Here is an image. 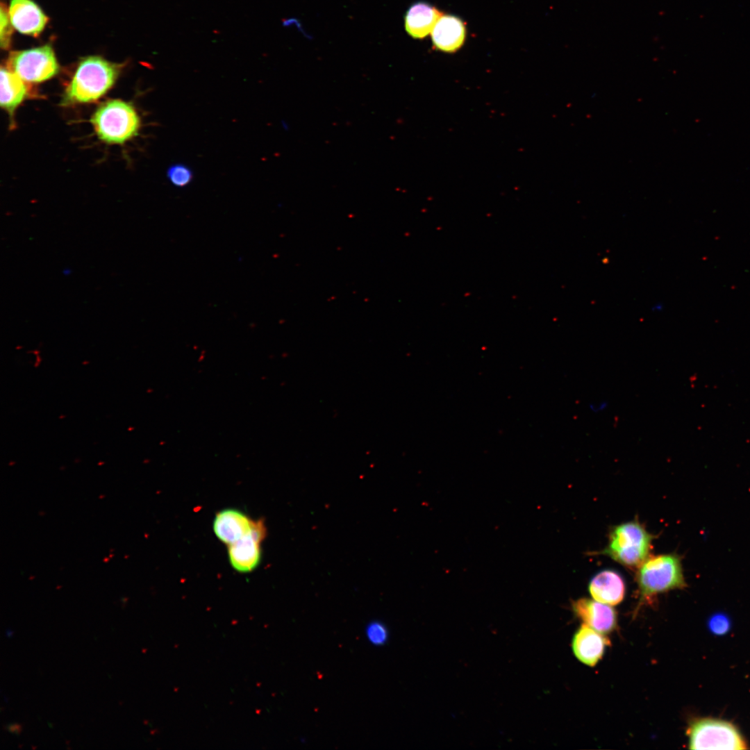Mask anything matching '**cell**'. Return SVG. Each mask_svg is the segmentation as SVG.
Returning a JSON list of instances; mask_svg holds the SVG:
<instances>
[{
    "label": "cell",
    "mask_w": 750,
    "mask_h": 750,
    "mask_svg": "<svg viewBox=\"0 0 750 750\" xmlns=\"http://www.w3.org/2000/svg\"><path fill=\"white\" fill-rule=\"evenodd\" d=\"M29 94L27 82L7 67L1 69L0 103L10 117Z\"/></svg>",
    "instance_id": "9a60e30c"
},
{
    "label": "cell",
    "mask_w": 750,
    "mask_h": 750,
    "mask_svg": "<svg viewBox=\"0 0 750 750\" xmlns=\"http://www.w3.org/2000/svg\"><path fill=\"white\" fill-rule=\"evenodd\" d=\"M572 607L578 618L601 633H608L616 628L617 613L609 605L583 597L572 601Z\"/></svg>",
    "instance_id": "ba28073f"
},
{
    "label": "cell",
    "mask_w": 750,
    "mask_h": 750,
    "mask_svg": "<svg viewBox=\"0 0 750 750\" xmlns=\"http://www.w3.org/2000/svg\"><path fill=\"white\" fill-rule=\"evenodd\" d=\"M434 46L444 52H455L463 44L466 37L464 22L452 15H442L431 33Z\"/></svg>",
    "instance_id": "4fadbf2b"
},
{
    "label": "cell",
    "mask_w": 750,
    "mask_h": 750,
    "mask_svg": "<svg viewBox=\"0 0 750 750\" xmlns=\"http://www.w3.org/2000/svg\"><path fill=\"white\" fill-rule=\"evenodd\" d=\"M98 138L110 144H122L138 134L141 121L134 106L119 99L99 106L91 118Z\"/></svg>",
    "instance_id": "277c9868"
},
{
    "label": "cell",
    "mask_w": 750,
    "mask_h": 750,
    "mask_svg": "<svg viewBox=\"0 0 750 750\" xmlns=\"http://www.w3.org/2000/svg\"><path fill=\"white\" fill-rule=\"evenodd\" d=\"M8 11L12 26L23 34L37 36L47 22L42 10L31 0H11Z\"/></svg>",
    "instance_id": "30bf717a"
},
{
    "label": "cell",
    "mask_w": 750,
    "mask_h": 750,
    "mask_svg": "<svg viewBox=\"0 0 750 750\" xmlns=\"http://www.w3.org/2000/svg\"><path fill=\"white\" fill-rule=\"evenodd\" d=\"M0 12L1 46L3 49H7L10 43L12 24L9 18L8 11H7L3 6H1Z\"/></svg>",
    "instance_id": "ac0fdd59"
},
{
    "label": "cell",
    "mask_w": 750,
    "mask_h": 750,
    "mask_svg": "<svg viewBox=\"0 0 750 750\" xmlns=\"http://www.w3.org/2000/svg\"><path fill=\"white\" fill-rule=\"evenodd\" d=\"M708 627L712 633L716 635L724 634L730 628L729 619L723 613H716L710 618Z\"/></svg>",
    "instance_id": "d6986e66"
},
{
    "label": "cell",
    "mask_w": 750,
    "mask_h": 750,
    "mask_svg": "<svg viewBox=\"0 0 750 750\" xmlns=\"http://www.w3.org/2000/svg\"><path fill=\"white\" fill-rule=\"evenodd\" d=\"M121 65L99 56H89L81 60L67 86L64 104L94 102L102 97L115 84Z\"/></svg>",
    "instance_id": "6da1fadb"
},
{
    "label": "cell",
    "mask_w": 750,
    "mask_h": 750,
    "mask_svg": "<svg viewBox=\"0 0 750 750\" xmlns=\"http://www.w3.org/2000/svg\"><path fill=\"white\" fill-rule=\"evenodd\" d=\"M7 68L27 83H40L54 76L58 65L49 45L10 53Z\"/></svg>",
    "instance_id": "8992f818"
},
{
    "label": "cell",
    "mask_w": 750,
    "mask_h": 750,
    "mask_svg": "<svg viewBox=\"0 0 750 750\" xmlns=\"http://www.w3.org/2000/svg\"><path fill=\"white\" fill-rule=\"evenodd\" d=\"M367 640L374 646H383L388 640L389 632L386 626L381 622L372 621L365 628Z\"/></svg>",
    "instance_id": "e0dca14e"
},
{
    "label": "cell",
    "mask_w": 750,
    "mask_h": 750,
    "mask_svg": "<svg viewBox=\"0 0 750 750\" xmlns=\"http://www.w3.org/2000/svg\"><path fill=\"white\" fill-rule=\"evenodd\" d=\"M608 406V401L603 400L597 403H590L589 404V409L594 413H599L606 410Z\"/></svg>",
    "instance_id": "ffe728a7"
},
{
    "label": "cell",
    "mask_w": 750,
    "mask_h": 750,
    "mask_svg": "<svg viewBox=\"0 0 750 750\" xmlns=\"http://www.w3.org/2000/svg\"><path fill=\"white\" fill-rule=\"evenodd\" d=\"M5 728L12 733L19 735L22 730V726L18 723H12L7 724Z\"/></svg>",
    "instance_id": "44dd1931"
},
{
    "label": "cell",
    "mask_w": 750,
    "mask_h": 750,
    "mask_svg": "<svg viewBox=\"0 0 750 750\" xmlns=\"http://www.w3.org/2000/svg\"><path fill=\"white\" fill-rule=\"evenodd\" d=\"M442 13L428 3L412 4L405 16V28L413 38L422 39L431 33Z\"/></svg>",
    "instance_id": "5bb4252c"
},
{
    "label": "cell",
    "mask_w": 750,
    "mask_h": 750,
    "mask_svg": "<svg viewBox=\"0 0 750 750\" xmlns=\"http://www.w3.org/2000/svg\"><path fill=\"white\" fill-rule=\"evenodd\" d=\"M167 176L174 186L183 188L190 183L193 178V172L188 166L183 163H176L167 169Z\"/></svg>",
    "instance_id": "2e32d148"
},
{
    "label": "cell",
    "mask_w": 750,
    "mask_h": 750,
    "mask_svg": "<svg viewBox=\"0 0 750 750\" xmlns=\"http://www.w3.org/2000/svg\"><path fill=\"white\" fill-rule=\"evenodd\" d=\"M690 749H745L747 743L733 723L716 718L693 720L687 730Z\"/></svg>",
    "instance_id": "5b68a950"
},
{
    "label": "cell",
    "mask_w": 750,
    "mask_h": 750,
    "mask_svg": "<svg viewBox=\"0 0 750 750\" xmlns=\"http://www.w3.org/2000/svg\"><path fill=\"white\" fill-rule=\"evenodd\" d=\"M12 635H13V631L11 629H8L6 631V635H7L8 638H11L12 636Z\"/></svg>",
    "instance_id": "7402d4cb"
},
{
    "label": "cell",
    "mask_w": 750,
    "mask_h": 750,
    "mask_svg": "<svg viewBox=\"0 0 750 750\" xmlns=\"http://www.w3.org/2000/svg\"><path fill=\"white\" fill-rule=\"evenodd\" d=\"M255 522L243 512L227 508L217 513L213 530L222 542L229 545L249 533Z\"/></svg>",
    "instance_id": "8fae6325"
},
{
    "label": "cell",
    "mask_w": 750,
    "mask_h": 750,
    "mask_svg": "<svg viewBox=\"0 0 750 750\" xmlns=\"http://www.w3.org/2000/svg\"><path fill=\"white\" fill-rule=\"evenodd\" d=\"M588 590L593 599L609 606H615L623 601L626 585L618 572L605 569L592 577Z\"/></svg>",
    "instance_id": "7c38bea8"
},
{
    "label": "cell",
    "mask_w": 750,
    "mask_h": 750,
    "mask_svg": "<svg viewBox=\"0 0 750 750\" xmlns=\"http://www.w3.org/2000/svg\"><path fill=\"white\" fill-rule=\"evenodd\" d=\"M654 538L635 519L613 526L606 547L599 553L628 568L638 569L650 556Z\"/></svg>",
    "instance_id": "3957f363"
},
{
    "label": "cell",
    "mask_w": 750,
    "mask_h": 750,
    "mask_svg": "<svg viewBox=\"0 0 750 750\" xmlns=\"http://www.w3.org/2000/svg\"><path fill=\"white\" fill-rule=\"evenodd\" d=\"M636 581L638 608L660 593L686 586L681 558L675 553L649 556L638 568Z\"/></svg>",
    "instance_id": "7a4b0ae2"
},
{
    "label": "cell",
    "mask_w": 750,
    "mask_h": 750,
    "mask_svg": "<svg viewBox=\"0 0 750 750\" xmlns=\"http://www.w3.org/2000/svg\"><path fill=\"white\" fill-rule=\"evenodd\" d=\"M609 644L604 634L583 623L574 633L572 647L574 656L579 661L594 667L601 659L606 647Z\"/></svg>",
    "instance_id": "9c48e42d"
},
{
    "label": "cell",
    "mask_w": 750,
    "mask_h": 750,
    "mask_svg": "<svg viewBox=\"0 0 750 750\" xmlns=\"http://www.w3.org/2000/svg\"><path fill=\"white\" fill-rule=\"evenodd\" d=\"M266 533L262 521L255 522L251 531L228 545V553L232 567L240 572L253 571L260 562V544Z\"/></svg>",
    "instance_id": "52a82bcc"
}]
</instances>
